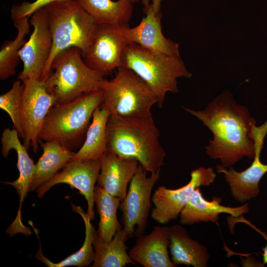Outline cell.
Wrapping results in <instances>:
<instances>
[{"label": "cell", "instance_id": "obj_1", "mask_svg": "<svg viewBox=\"0 0 267 267\" xmlns=\"http://www.w3.org/2000/svg\"><path fill=\"white\" fill-rule=\"evenodd\" d=\"M183 108L212 132L213 139L205 146L211 158L220 159L222 165L229 168L244 157L254 158L255 143L250 133L256 120L246 107L236 102L229 91L218 95L203 110Z\"/></svg>", "mask_w": 267, "mask_h": 267}, {"label": "cell", "instance_id": "obj_2", "mask_svg": "<svg viewBox=\"0 0 267 267\" xmlns=\"http://www.w3.org/2000/svg\"><path fill=\"white\" fill-rule=\"evenodd\" d=\"M107 151L136 160L151 174L161 170L166 153L152 114L145 116L110 115L106 128Z\"/></svg>", "mask_w": 267, "mask_h": 267}, {"label": "cell", "instance_id": "obj_3", "mask_svg": "<svg viewBox=\"0 0 267 267\" xmlns=\"http://www.w3.org/2000/svg\"><path fill=\"white\" fill-rule=\"evenodd\" d=\"M52 39L51 53L41 80L51 73V65L61 51L72 47L84 54L90 46L97 24L75 0L55 1L45 7Z\"/></svg>", "mask_w": 267, "mask_h": 267}, {"label": "cell", "instance_id": "obj_4", "mask_svg": "<svg viewBox=\"0 0 267 267\" xmlns=\"http://www.w3.org/2000/svg\"><path fill=\"white\" fill-rule=\"evenodd\" d=\"M121 67L131 70L145 82L160 108L167 92H178L177 79L192 76L180 56L155 53L132 42L126 46Z\"/></svg>", "mask_w": 267, "mask_h": 267}, {"label": "cell", "instance_id": "obj_5", "mask_svg": "<svg viewBox=\"0 0 267 267\" xmlns=\"http://www.w3.org/2000/svg\"><path fill=\"white\" fill-rule=\"evenodd\" d=\"M102 94L99 90L53 106L40 132L39 140L55 141L71 150L77 148L84 142L93 114L100 104Z\"/></svg>", "mask_w": 267, "mask_h": 267}, {"label": "cell", "instance_id": "obj_6", "mask_svg": "<svg viewBox=\"0 0 267 267\" xmlns=\"http://www.w3.org/2000/svg\"><path fill=\"white\" fill-rule=\"evenodd\" d=\"M104 77L85 63L79 48L72 47L55 56L51 65V73L44 82L47 91L54 97V105H56L101 90Z\"/></svg>", "mask_w": 267, "mask_h": 267}, {"label": "cell", "instance_id": "obj_7", "mask_svg": "<svg viewBox=\"0 0 267 267\" xmlns=\"http://www.w3.org/2000/svg\"><path fill=\"white\" fill-rule=\"evenodd\" d=\"M101 108L110 115L123 117L151 115V109L157 104L154 93L138 75L124 67L117 69L110 81L103 80L101 87Z\"/></svg>", "mask_w": 267, "mask_h": 267}, {"label": "cell", "instance_id": "obj_8", "mask_svg": "<svg viewBox=\"0 0 267 267\" xmlns=\"http://www.w3.org/2000/svg\"><path fill=\"white\" fill-rule=\"evenodd\" d=\"M161 170L147 177V171L140 164L121 202L123 229L128 238L144 234L151 205L152 189L159 180Z\"/></svg>", "mask_w": 267, "mask_h": 267}, {"label": "cell", "instance_id": "obj_9", "mask_svg": "<svg viewBox=\"0 0 267 267\" xmlns=\"http://www.w3.org/2000/svg\"><path fill=\"white\" fill-rule=\"evenodd\" d=\"M24 84L20 117L23 145L31 146L34 152L39 148V135L45 118L55 105V98L46 90L44 82L27 79Z\"/></svg>", "mask_w": 267, "mask_h": 267}, {"label": "cell", "instance_id": "obj_10", "mask_svg": "<svg viewBox=\"0 0 267 267\" xmlns=\"http://www.w3.org/2000/svg\"><path fill=\"white\" fill-rule=\"evenodd\" d=\"M216 176L212 168L200 167L191 172L190 180L181 187L172 189L164 185L159 186L151 197L154 205L151 218L162 224L177 219L193 191L200 186H209Z\"/></svg>", "mask_w": 267, "mask_h": 267}, {"label": "cell", "instance_id": "obj_11", "mask_svg": "<svg viewBox=\"0 0 267 267\" xmlns=\"http://www.w3.org/2000/svg\"><path fill=\"white\" fill-rule=\"evenodd\" d=\"M33 31L19 52L23 63V70L18 79L41 80L49 58L52 39L48 26L47 15L45 8L35 12L30 20Z\"/></svg>", "mask_w": 267, "mask_h": 267}, {"label": "cell", "instance_id": "obj_12", "mask_svg": "<svg viewBox=\"0 0 267 267\" xmlns=\"http://www.w3.org/2000/svg\"><path fill=\"white\" fill-rule=\"evenodd\" d=\"M267 131L261 127L253 129L251 138L255 147V155L251 165L245 170L237 172L232 167L225 168L221 164L216 167V171L223 174L233 198L240 203H246L257 197L260 192L259 182L267 173V164L260 160Z\"/></svg>", "mask_w": 267, "mask_h": 267}, {"label": "cell", "instance_id": "obj_13", "mask_svg": "<svg viewBox=\"0 0 267 267\" xmlns=\"http://www.w3.org/2000/svg\"><path fill=\"white\" fill-rule=\"evenodd\" d=\"M129 42L117 26L97 25L92 43L82 56L85 63L103 75L122 66L124 52Z\"/></svg>", "mask_w": 267, "mask_h": 267}, {"label": "cell", "instance_id": "obj_14", "mask_svg": "<svg viewBox=\"0 0 267 267\" xmlns=\"http://www.w3.org/2000/svg\"><path fill=\"white\" fill-rule=\"evenodd\" d=\"M100 168V160H72L65 165L61 171L37 189V196L42 198L57 184H68L72 188L79 190L84 196L88 202L87 215L91 220H94L95 183L97 182Z\"/></svg>", "mask_w": 267, "mask_h": 267}, {"label": "cell", "instance_id": "obj_15", "mask_svg": "<svg viewBox=\"0 0 267 267\" xmlns=\"http://www.w3.org/2000/svg\"><path fill=\"white\" fill-rule=\"evenodd\" d=\"M145 16L136 26H117L121 35L128 42L135 43L151 51L171 56H180L179 44L163 34L162 12L156 14L150 4Z\"/></svg>", "mask_w": 267, "mask_h": 267}, {"label": "cell", "instance_id": "obj_16", "mask_svg": "<svg viewBox=\"0 0 267 267\" xmlns=\"http://www.w3.org/2000/svg\"><path fill=\"white\" fill-rule=\"evenodd\" d=\"M137 237L128 252L134 262L144 267H177L169 255L170 227L156 225L149 234Z\"/></svg>", "mask_w": 267, "mask_h": 267}, {"label": "cell", "instance_id": "obj_17", "mask_svg": "<svg viewBox=\"0 0 267 267\" xmlns=\"http://www.w3.org/2000/svg\"><path fill=\"white\" fill-rule=\"evenodd\" d=\"M222 198L218 196H214L211 201L205 199L200 187H198L193 191L179 214L180 224L192 225L208 222L217 224L220 214H227L232 217L237 218L249 211L247 203L238 207H229L222 205Z\"/></svg>", "mask_w": 267, "mask_h": 267}, {"label": "cell", "instance_id": "obj_18", "mask_svg": "<svg viewBox=\"0 0 267 267\" xmlns=\"http://www.w3.org/2000/svg\"><path fill=\"white\" fill-rule=\"evenodd\" d=\"M97 185L122 201L138 168L135 160L121 157L106 151L101 159Z\"/></svg>", "mask_w": 267, "mask_h": 267}, {"label": "cell", "instance_id": "obj_19", "mask_svg": "<svg viewBox=\"0 0 267 267\" xmlns=\"http://www.w3.org/2000/svg\"><path fill=\"white\" fill-rule=\"evenodd\" d=\"M1 143V152L4 157H7L9 151L12 149L16 151L17 155V167L19 173V177L13 181L2 182L12 186L19 196L20 207L13 223L17 226H21L23 224L21 221V207L23 201L30 191L35 164L29 156L26 147L21 144L18 133L15 129H4L2 133Z\"/></svg>", "mask_w": 267, "mask_h": 267}, {"label": "cell", "instance_id": "obj_20", "mask_svg": "<svg viewBox=\"0 0 267 267\" xmlns=\"http://www.w3.org/2000/svg\"><path fill=\"white\" fill-rule=\"evenodd\" d=\"M170 250L173 264L193 267H207L210 255L207 248L192 239L181 225L170 226Z\"/></svg>", "mask_w": 267, "mask_h": 267}, {"label": "cell", "instance_id": "obj_21", "mask_svg": "<svg viewBox=\"0 0 267 267\" xmlns=\"http://www.w3.org/2000/svg\"><path fill=\"white\" fill-rule=\"evenodd\" d=\"M43 153L35 164L30 191H34L53 177L73 160L75 153L55 141H39Z\"/></svg>", "mask_w": 267, "mask_h": 267}, {"label": "cell", "instance_id": "obj_22", "mask_svg": "<svg viewBox=\"0 0 267 267\" xmlns=\"http://www.w3.org/2000/svg\"><path fill=\"white\" fill-rule=\"evenodd\" d=\"M97 25H129L133 12L129 0H75Z\"/></svg>", "mask_w": 267, "mask_h": 267}, {"label": "cell", "instance_id": "obj_23", "mask_svg": "<svg viewBox=\"0 0 267 267\" xmlns=\"http://www.w3.org/2000/svg\"><path fill=\"white\" fill-rule=\"evenodd\" d=\"M127 238L123 228L118 230L112 240L103 241L96 231L93 245L94 259L92 267H124L127 265L136 266L130 258L126 244Z\"/></svg>", "mask_w": 267, "mask_h": 267}, {"label": "cell", "instance_id": "obj_24", "mask_svg": "<svg viewBox=\"0 0 267 267\" xmlns=\"http://www.w3.org/2000/svg\"><path fill=\"white\" fill-rule=\"evenodd\" d=\"M109 111L99 107L94 111L84 142L73 160H100L107 151L106 128Z\"/></svg>", "mask_w": 267, "mask_h": 267}, {"label": "cell", "instance_id": "obj_25", "mask_svg": "<svg viewBox=\"0 0 267 267\" xmlns=\"http://www.w3.org/2000/svg\"><path fill=\"white\" fill-rule=\"evenodd\" d=\"M94 201L99 216L97 235L103 241L109 242L116 232L123 228L117 217L121 201L98 185L94 188Z\"/></svg>", "mask_w": 267, "mask_h": 267}, {"label": "cell", "instance_id": "obj_26", "mask_svg": "<svg viewBox=\"0 0 267 267\" xmlns=\"http://www.w3.org/2000/svg\"><path fill=\"white\" fill-rule=\"evenodd\" d=\"M73 211L78 213L82 217L85 224V238L83 245L76 252L70 255L64 260L57 263H53L44 257L41 247L37 252L36 257L47 266L49 267H64L77 266L87 267L93 262L94 250L93 240L96 230L90 222V219L83 209L72 204Z\"/></svg>", "mask_w": 267, "mask_h": 267}, {"label": "cell", "instance_id": "obj_27", "mask_svg": "<svg viewBox=\"0 0 267 267\" xmlns=\"http://www.w3.org/2000/svg\"><path fill=\"white\" fill-rule=\"evenodd\" d=\"M17 29V34L13 40L5 41L0 50V79L4 81L15 75L16 68L20 59L19 52L26 43L24 38L29 33V17L13 21Z\"/></svg>", "mask_w": 267, "mask_h": 267}, {"label": "cell", "instance_id": "obj_28", "mask_svg": "<svg viewBox=\"0 0 267 267\" xmlns=\"http://www.w3.org/2000/svg\"><path fill=\"white\" fill-rule=\"evenodd\" d=\"M24 84L20 80L14 81L11 89L0 96V108L9 116L15 129L21 137L23 134L21 127L20 111Z\"/></svg>", "mask_w": 267, "mask_h": 267}, {"label": "cell", "instance_id": "obj_29", "mask_svg": "<svg viewBox=\"0 0 267 267\" xmlns=\"http://www.w3.org/2000/svg\"><path fill=\"white\" fill-rule=\"evenodd\" d=\"M68 0H36L32 2L24 1L12 6L11 9V18L13 21L29 17L38 10L52 2Z\"/></svg>", "mask_w": 267, "mask_h": 267}, {"label": "cell", "instance_id": "obj_30", "mask_svg": "<svg viewBox=\"0 0 267 267\" xmlns=\"http://www.w3.org/2000/svg\"><path fill=\"white\" fill-rule=\"evenodd\" d=\"M244 222L250 226L251 228H252L253 229L256 230L257 232H258L259 234H260L266 240V246L263 248V265H265L266 264H267V233L263 231L257 227L255 225H254L253 223H252L250 221L245 220L244 221Z\"/></svg>", "mask_w": 267, "mask_h": 267}, {"label": "cell", "instance_id": "obj_31", "mask_svg": "<svg viewBox=\"0 0 267 267\" xmlns=\"http://www.w3.org/2000/svg\"><path fill=\"white\" fill-rule=\"evenodd\" d=\"M144 6V12L150 6H152L153 11L157 14L161 12V3L162 0H140Z\"/></svg>", "mask_w": 267, "mask_h": 267}, {"label": "cell", "instance_id": "obj_32", "mask_svg": "<svg viewBox=\"0 0 267 267\" xmlns=\"http://www.w3.org/2000/svg\"><path fill=\"white\" fill-rule=\"evenodd\" d=\"M130 1H131L132 3H136V2H137L139 1H140V0H129Z\"/></svg>", "mask_w": 267, "mask_h": 267}]
</instances>
